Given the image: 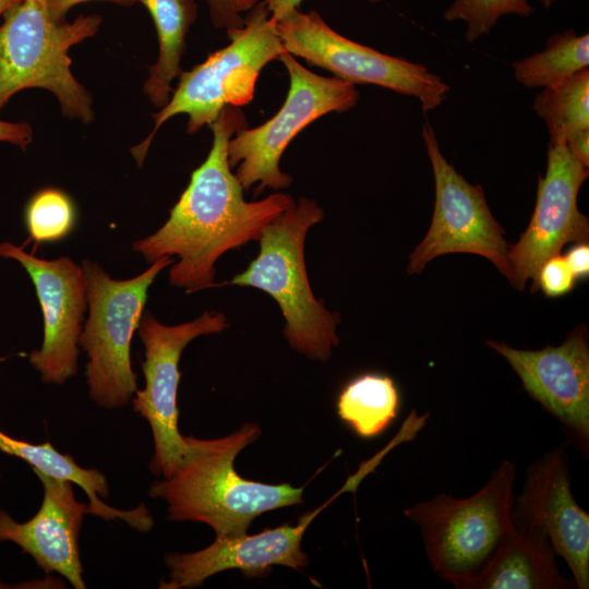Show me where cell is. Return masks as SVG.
I'll return each mask as SVG.
<instances>
[{
	"label": "cell",
	"mask_w": 589,
	"mask_h": 589,
	"mask_svg": "<svg viewBox=\"0 0 589 589\" xmlns=\"http://www.w3.org/2000/svg\"><path fill=\"white\" fill-rule=\"evenodd\" d=\"M510 364L524 388L589 453V346L586 326L558 346L520 350L486 340Z\"/></svg>",
	"instance_id": "9a60e30c"
},
{
	"label": "cell",
	"mask_w": 589,
	"mask_h": 589,
	"mask_svg": "<svg viewBox=\"0 0 589 589\" xmlns=\"http://www.w3.org/2000/svg\"><path fill=\"white\" fill-rule=\"evenodd\" d=\"M400 398L392 377L361 374L345 385L337 398L338 417L360 437L382 434L396 419Z\"/></svg>",
	"instance_id": "44dd1931"
},
{
	"label": "cell",
	"mask_w": 589,
	"mask_h": 589,
	"mask_svg": "<svg viewBox=\"0 0 589 589\" xmlns=\"http://www.w3.org/2000/svg\"><path fill=\"white\" fill-rule=\"evenodd\" d=\"M75 220V206L71 197L59 189L38 191L25 208L26 229L36 244L64 239L73 230Z\"/></svg>",
	"instance_id": "cb8c5ba5"
},
{
	"label": "cell",
	"mask_w": 589,
	"mask_h": 589,
	"mask_svg": "<svg viewBox=\"0 0 589 589\" xmlns=\"http://www.w3.org/2000/svg\"><path fill=\"white\" fill-rule=\"evenodd\" d=\"M261 435L252 422L217 438L185 436L189 449L166 478L148 488L167 505L168 519L209 526L216 538L247 533L263 513L303 503V488L267 484L238 474L235 459Z\"/></svg>",
	"instance_id": "7a4b0ae2"
},
{
	"label": "cell",
	"mask_w": 589,
	"mask_h": 589,
	"mask_svg": "<svg viewBox=\"0 0 589 589\" xmlns=\"http://www.w3.org/2000/svg\"><path fill=\"white\" fill-rule=\"evenodd\" d=\"M171 263L170 256H161L140 275L120 280L111 278L93 261L82 262L88 317L79 346L87 356L88 396L99 408H122L131 402L137 389L131 364V340L144 313L151 285Z\"/></svg>",
	"instance_id": "8992f818"
},
{
	"label": "cell",
	"mask_w": 589,
	"mask_h": 589,
	"mask_svg": "<svg viewBox=\"0 0 589 589\" xmlns=\"http://www.w3.org/2000/svg\"><path fill=\"white\" fill-rule=\"evenodd\" d=\"M0 450L24 460L33 471L76 484L88 498L89 515L105 520H121L141 532L152 529L154 521L145 505L131 509L109 506L104 502L109 496L105 474L97 469L81 467L71 455L57 450L49 442L34 444L11 437L0 430Z\"/></svg>",
	"instance_id": "d6986e66"
},
{
	"label": "cell",
	"mask_w": 589,
	"mask_h": 589,
	"mask_svg": "<svg viewBox=\"0 0 589 589\" xmlns=\"http://www.w3.org/2000/svg\"><path fill=\"white\" fill-rule=\"evenodd\" d=\"M284 52L276 22L264 1L256 3L228 46L192 70L181 72L168 103L153 116V131L132 148L136 161L143 163L155 134L172 117L187 115L188 132L194 133L211 125L225 107L249 104L262 69Z\"/></svg>",
	"instance_id": "52a82bcc"
},
{
	"label": "cell",
	"mask_w": 589,
	"mask_h": 589,
	"mask_svg": "<svg viewBox=\"0 0 589 589\" xmlns=\"http://www.w3.org/2000/svg\"><path fill=\"white\" fill-rule=\"evenodd\" d=\"M34 473L43 485L40 507L22 522L0 508V541L16 544L46 574L56 573L73 588L85 589L79 537L88 505L76 498L72 482Z\"/></svg>",
	"instance_id": "e0dca14e"
},
{
	"label": "cell",
	"mask_w": 589,
	"mask_h": 589,
	"mask_svg": "<svg viewBox=\"0 0 589 589\" xmlns=\"http://www.w3.org/2000/svg\"><path fill=\"white\" fill-rule=\"evenodd\" d=\"M213 24L227 32L230 39L244 26V19L237 13L229 0H204Z\"/></svg>",
	"instance_id": "4316f807"
},
{
	"label": "cell",
	"mask_w": 589,
	"mask_h": 589,
	"mask_svg": "<svg viewBox=\"0 0 589 589\" xmlns=\"http://www.w3.org/2000/svg\"><path fill=\"white\" fill-rule=\"evenodd\" d=\"M539 2H541L545 8H549L551 7V4L555 1V0H537Z\"/></svg>",
	"instance_id": "e575fe53"
},
{
	"label": "cell",
	"mask_w": 589,
	"mask_h": 589,
	"mask_svg": "<svg viewBox=\"0 0 589 589\" xmlns=\"http://www.w3.org/2000/svg\"><path fill=\"white\" fill-rule=\"evenodd\" d=\"M0 256L19 262L29 275L44 316V340L28 356L47 384H64L79 368V338L87 305V281L70 257L44 260L9 241L0 243Z\"/></svg>",
	"instance_id": "4fadbf2b"
},
{
	"label": "cell",
	"mask_w": 589,
	"mask_h": 589,
	"mask_svg": "<svg viewBox=\"0 0 589 589\" xmlns=\"http://www.w3.org/2000/svg\"><path fill=\"white\" fill-rule=\"evenodd\" d=\"M278 60L290 77L284 105L265 123L236 132L228 144L230 167H237L235 176L245 191L255 183H259L256 193L267 187L287 188L292 178L280 170L279 161L289 143L316 119L328 112L347 111L359 98L353 84L317 75L287 51Z\"/></svg>",
	"instance_id": "ba28073f"
},
{
	"label": "cell",
	"mask_w": 589,
	"mask_h": 589,
	"mask_svg": "<svg viewBox=\"0 0 589 589\" xmlns=\"http://www.w3.org/2000/svg\"><path fill=\"white\" fill-rule=\"evenodd\" d=\"M576 587L558 572L555 552L544 531L513 528L471 589H568Z\"/></svg>",
	"instance_id": "ac0fdd59"
},
{
	"label": "cell",
	"mask_w": 589,
	"mask_h": 589,
	"mask_svg": "<svg viewBox=\"0 0 589 589\" xmlns=\"http://www.w3.org/2000/svg\"><path fill=\"white\" fill-rule=\"evenodd\" d=\"M323 217L314 200L301 197L293 202L264 228L257 256L225 284L253 287L272 296L284 315V336L290 347L324 362L339 342V314L326 310L314 297L304 261L306 233Z\"/></svg>",
	"instance_id": "277c9868"
},
{
	"label": "cell",
	"mask_w": 589,
	"mask_h": 589,
	"mask_svg": "<svg viewBox=\"0 0 589 589\" xmlns=\"http://www.w3.org/2000/svg\"><path fill=\"white\" fill-rule=\"evenodd\" d=\"M515 464L503 460L473 495L437 494L404 510L422 533L434 573L458 589L471 586L492 562L513 528Z\"/></svg>",
	"instance_id": "3957f363"
},
{
	"label": "cell",
	"mask_w": 589,
	"mask_h": 589,
	"mask_svg": "<svg viewBox=\"0 0 589 589\" xmlns=\"http://www.w3.org/2000/svg\"><path fill=\"white\" fill-rule=\"evenodd\" d=\"M589 65V34L567 29L556 33L544 49L513 64L514 76L521 85L548 87L560 83Z\"/></svg>",
	"instance_id": "7402d4cb"
},
{
	"label": "cell",
	"mask_w": 589,
	"mask_h": 589,
	"mask_svg": "<svg viewBox=\"0 0 589 589\" xmlns=\"http://www.w3.org/2000/svg\"><path fill=\"white\" fill-rule=\"evenodd\" d=\"M213 145L206 159L154 233L137 240L133 250L148 263L168 255L179 261L169 271L170 285L192 293L214 286L215 263L226 252L259 241L264 228L294 201L285 193L247 202L231 172L228 144L247 127L239 107H225L209 125Z\"/></svg>",
	"instance_id": "6da1fadb"
},
{
	"label": "cell",
	"mask_w": 589,
	"mask_h": 589,
	"mask_svg": "<svg viewBox=\"0 0 589 589\" xmlns=\"http://www.w3.org/2000/svg\"><path fill=\"white\" fill-rule=\"evenodd\" d=\"M565 260L575 278H584L589 275V247L587 243H578L569 250Z\"/></svg>",
	"instance_id": "f1b7e54d"
},
{
	"label": "cell",
	"mask_w": 589,
	"mask_h": 589,
	"mask_svg": "<svg viewBox=\"0 0 589 589\" xmlns=\"http://www.w3.org/2000/svg\"><path fill=\"white\" fill-rule=\"evenodd\" d=\"M229 1L232 9L239 14L245 11H250L257 3V0H229Z\"/></svg>",
	"instance_id": "d6a6232c"
},
{
	"label": "cell",
	"mask_w": 589,
	"mask_h": 589,
	"mask_svg": "<svg viewBox=\"0 0 589 589\" xmlns=\"http://www.w3.org/2000/svg\"><path fill=\"white\" fill-rule=\"evenodd\" d=\"M33 141V131L26 122L0 120V142L10 143L25 149Z\"/></svg>",
	"instance_id": "83f0119b"
},
{
	"label": "cell",
	"mask_w": 589,
	"mask_h": 589,
	"mask_svg": "<svg viewBox=\"0 0 589 589\" xmlns=\"http://www.w3.org/2000/svg\"><path fill=\"white\" fill-rule=\"evenodd\" d=\"M368 1L377 2L380 0ZM301 2L302 0H264V3L275 22L288 11L297 9Z\"/></svg>",
	"instance_id": "1f68e13d"
},
{
	"label": "cell",
	"mask_w": 589,
	"mask_h": 589,
	"mask_svg": "<svg viewBox=\"0 0 589 589\" xmlns=\"http://www.w3.org/2000/svg\"><path fill=\"white\" fill-rule=\"evenodd\" d=\"M284 48L308 63L351 84H374L413 96L424 112L437 108L449 92L442 79L422 64L378 52L346 38L312 10L292 9L276 21Z\"/></svg>",
	"instance_id": "9c48e42d"
},
{
	"label": "cell",
	"mask_w": 589,
	"mask_h": 589,
	"mask_svg": "<svg viewBox=\"0 0 589 589\" xmlns=\"http://www.w3.org/2000/svg\"><path fill=\"white\" fill-rule=\"evenodd\" d=\"M575 280L565 257L558 254L546 260L538 274V287L548 297H560L569 292Z\"/></svg>",
	"instance_id": "484cf974"
},
{
	"label": "cell",
	"mask_w": 589,
	"mask_h": 589,
	"mask_svg": "<svg viewBox=\"0 0 589 589\" xmlns=\"http://www.w3.org/2000/svg\"><path fill=\"white\" fill-rule=\"evenodd\" d=\"M91 0H46L50 17L55 22H63L67 13L73 7ZM115 4L131 7L139 3L137 0H103Z\"/></svg>",
	"instance_id": "f546056e"
},
{
	"label": "cell",
	"mask_w": 589,
	"mask_h": 589,
	"mask_svg": "<svg viewBox=\"0 0 589 589\" xmlns=\"http://www.w3.org/2000/svg\"><path fill=\"white\" fill-rule=\"evenodd\" d=\"M154 22L159 55L149 68L143 91L157 108L164 107L172 93L171 83L181 74L185 36L197 15L195 0H137Z\"/></svg>",
	"instance_id": "ffe728a7"
},
{
	"label": "cell",
	"mask_w": 589,
	"mask_h": 589,
	"mask_svg": "<svg viewBox=\"0 0 589 589\" xmlns=\"http://www.w3.org/2000/svg\"><path fill=\"white\" fill-rule=\"evenodd\" d=\"M0 24V111L19 92L39 87L58 99L63 116L89 124L94 120L91 94L71 72L69 50L99 29L97 14L72 22H55L46 0H21L2 15Z\"/></svg>",
	"instance_id": "5b68a950"
},
{
	"label": "cell",
	"mask_w": 589,
	"mask_h": 589,
	"mask_svg": "<svg viewBox=\"0 0 589 589\" xmlns=\"http://www.w3.org/2000/svg\"><path fill=\"white\" fill-rule=\"evenodd\" d=\"M533 11L529 0H454L443 17L448 22H466L465 39L472 43L489 34L501 16H529Z\"/></svg>",
	"instance_id": "d4e9b609"
},
{
	"label": "cell",
	"mask_w": 589,
	"mask_h": 589,
	"mask_svg": "<svg viewBox=\"0 0 589 589\" xmlns=\"http://www.w3.org/2000/svg\"><path fill=\"white\" fill-rule=\"evenodd\" d=\"M422 137L434 175L435 204L430 229L410 255L408 273H421L443 254L472 253L489 259L510 281L509 244L482 187L470 184L446 160L429 123L422 128Z\"/></svg>",
	"instance_id": "8fae6325"
},
{
	"label": "cell",
	"mask_w": 589,
	"mask_h": 589,
	"mask_svg": "<svg viewBox=\"0 0 589 589\" xmlns=\"http://www.w3.org/2000/svg\"><path fill=\"white\" fill-rule=\"evenodd\" d=\"M229 326L226 315L206 311L195 320L178 325L161 324L151 312L143 313L139 336L144 345L143 389L132 397L133 410L147 421L154 450L148 467L156 477H168L185 456L189 445L179 431V362L184 348L202 335Z\"/></svg>",
	"instance_id": "30bf717a"
},
{
	"label": "cell",
	"mask_w": 589,
	"mask_h": 589,
	"mask_svg": "<svg viewBox=\"0 0 589 589\" xmlns=\"http://www.w3.org/2000/svg\"><path fill=\"white\" fill-rule=\"evenodd\" d=\"M327 505L305 513L296 526L283 524L256 534L243 533L236 537L216 538L202 550L185 553H168L165 564L167 579L159 584L161 589H182L201 586L207 578L228 569H239L245 576L260 577L275 565L290 568L305 567L309 557L303 552V534Z\"/></svg>",
	"instance_id": "2e32d148"
},
{
	"label": "cell",
	"mask_w": 589,
	"mask_h": 589,
	"mask_svg": "<svg viewBox=\"0 0 589 589\" xmlns=\"http://www.w3.org/2000/svg\"><path fill=\"white\" fill-rule=\"evenodd\" d=\"M8 586H5L3 582L0 581V589L1 588H7Z\"/></svg>",
	"instance_id": "d590c367"
},
{
	"label": "cell",
	"mask_w": 589,
	"mask_h": 589,
	"mask_svg": "<svg viewBox=\"0 0 589 589\" xmlns=\"http://www.w3.org/2000/svg\"><path fill=\"white\" fill-rule=\"evenodd\" d=\"M19 1L21 0H0V16Z\"/></svg>",
	"instance_id": "836d02e7"
},
{
	"label": "cell",
	"mask_w": 589,
	"mask_h": 589,
	"mask_svg": "<svg viewBox=\"0 0 589 589\" xmlns=\"http://www.w3.org/2000/svg\"><path fill=\"white\" fill-rule=\"evenodd\" d=\"M533 109L546 124L550 143L566 140L589 130V70L544 87L533 101Z\"/></svg>",
	"instance_id": "603a6c76"
},
{
	"label": "cell",
	"mask_w": 589,
	"mask_h": 589,
	"mask_svg": "<svg viewBox=\"0 0 589 589\" xmlns=\"http://www.w3.org/2000/svg\"><path fill=\"white\" fill-rule=\"evenodd\" d=\"M588 176V167L573 156L565 142L549 144L546 171L539 178L531 220L518 242L508 247L515 288L522 290L531 279V291H537L538 274L546 260L560 254L568 242H588L589 220L577 206Z\"/></svg>",
	"instance_id": "7c38bea8"
},
{
	"label": "cell",
	"mask_w": 589,
	"mask_h": 589,
	"mask_svg": "<svg viewBox=\"0 0 589 589\" xmlns=\"http://www.w3.org/2000/svg\"><path fill=\"white\" fill-rule=\"evenodd\" d=\"M512 521L544 531L555 554L570 568L576 587L589 588V514L572 494L564 447L527 468L522 491L514 498Z\"/></svg>",
	"instance_id": "5bb4252c"
},
{
	"label": "cell",
	"mask_w": 589,
	"mask_h": 589,
	"mask_svg": "<svg viewBox=\"0 0 589 589\" xmlns=\"http://www.w3.org/2000/svg\"><path fill=\"white\" fill-rule=\"evenodd\" d=\"M566 145L575 158L589 166V130L579 131L566 140Z\"/></svg>",
	"instance_id": "4dcf8cb0"
}]
</instances>
